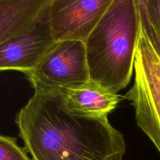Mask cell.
<instances>
[{
	"label": "cell",
	"instance_id": "2",
	"mask_svg": "<svg viewBox=\"0 0 160 160\" xmlns=\"http://www.w3.org/2000/svg\"><path fill=\"white\" fill-rule=\"evenodd\" d=\"M140 29L136 0H113L85 42L91 81L114 94L129 84Z\"/></svg>",
	"mask_w": 160,
	"mask_h": 160
},
{
	"label": "cell",
	"instance_id": "6",
	"mask_svg": "<svg viewBox=\"0 0 160 160\" xmlns=\"http://www.w3.org/2000/svg\"><path fill=\"white\" fill-rule=\"evenodd\" d=\"M47 6L27 29L0 45V71H31L54 45Z\"/></svg>",
	"mask_w": 160,
	"mask_h": 160
},
{
	"label": "cell",
	"instance_id": "8",
	"mask_svg": "<svg viewBox=\"0 0 160 160\" xmlns=\"http://www.w3.org/2000/svg\"><path fill=\"white\" fill-rule=\"evenodd\" d=\"M49 0H0V45L37 19Z\"/></svg>",
	"mask_w": 160,
	"mask_h": 160
},
{
	"label": "cell",
	"instance_id": "5",
	"mask_svg": "<svg viewBox=\"0 0 160 160\" xmlns=\"http://www.w3.org/2000/svg\"><path fill=\"white\" fill-rule=\"evenodd\" d=\"M113 0H49L48 20L55 42L85 43Z\"/></svg>",
	"mask_w": 160,
	"mask_h": 160
},
{
	"label": "cell",
	"instance_id": "1",
	"mask_svg": "<svg viewBox=\"0 0 160 160\" xmlns=\"http://www.w3.org/2000/svg\"><path fill=\"white\" fill-rule=\"evenodd\" d=\"M34 93L16 116L24 148L34 160H123L124 136L108 116L66 106L59 88L33 86Z\"/></svg>",
	"mask_w": 160,
	"mask_h": 160
},
{
	"label": "cell",
	"instance_id": "10",
	"mask_svg": "<svg viewBox=\"0 0 160 160\" xmlns=\"http://www.w3.org/2000/svg\"><path fill=\"white\" fill-rule=\"evenodd\" d=\"M0 160H31L25 148L17 144L16 138L0 134Z\"/></svg>",
	"mask_w": 160,
	"mask_h": 160
},
{
	"label": "cell",
	"instance_id": "3",
	"mask_svg": "<svg viewBox=\"0 0 160 160\" xmlns=\"http://www.w3.org/2000/svg\"><path fill=\"white\" fill-rule=\"evenodd\" d=\"M134 72V84L125 98L134 106L137 125L160 154V56L142 25Z\"/></svg>",
	"mask_w": 160,
	"mask_h": 160
},
{
	"label": "cell",
	"instance_id": "9",
	"mask_svg": "<svg viewBox=\"0 0 160 160\" xmlns=\"http://www.w3.org/2000/svg\"><path fill=\"white\" fill-rule=\"evenodd\" d=\"M141 25L160 56V0H136Z\"/></svg>",
	"mask_w": 160,
	"mask_h": 160
},
{
	"label": "cell",
	"instance_id": "7",
	"mask_svg": "<svg viewBox=\"0 0 160 160\" xmlns=\"http://www.w3.org/2000/svg\"><path fill=\"white\" fill-rule=\"evenodd\" d=\"M59 90L69 109L90 116H108L125 98V96L112 93L91 80L82 84Z\"/></svg>",
	"mask_w": 160,
	"mask_h": 160
},
{
	"label": "cell",
	"instance_id": "4",
	"mask_svg": "<svg viewBox=\"0 0 160 160\" xmlns=\"http://www.w3.org/2000/svg\"><path fill=\"white\" fill-rule=\"evenodd\" d=\"M32 86L65 88L90 80L85 43L56 42L34 70L24 73Z\"/></svg>",
	"mask_w": 160,
	"mask_h": 160
}]
</instances>
